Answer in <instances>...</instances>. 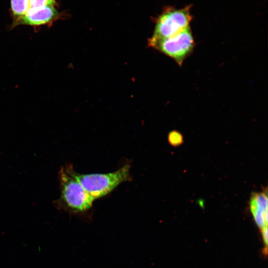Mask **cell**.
<instances>
[{
	"label": "cell",
	"instance_id": "1",
	"mask_svg": "<svg viewBox=\"0 0 268 268\" xmlns=\"http://www.w3.org/2000/svg\"><path fill=\"white\" fill-rule=\"evenodd\" d=\"M71 167H62L59 172L61 195L54 204L70 214H81L91 207L94 200L72 175Z\"/></svg>",
	"mask_w": 268,
	"mask_h": 268
},
{
	"label": "cell",
	"instance_id": "4",
	"mask_svg": "<svg viewBox=\"0 0 268 268\" xmlns=\"http://www.w3.org/2000/svg\"><path fill=\"white\" fill-rule=\"evenodd\" d=\"M150 46L172 58L181 66L193 51L195 42L188 27L174 36L160 40Z\"/></svg>",
	"mask_w": 268,
	"mask_h": 268
},
{
	"label": "cell",
	"instance_id": "7",
	"mask_svg": "<svg viewBox=\"0 0 268 268\" xmlns=\"http://www.w3.org/2000/svg\"><path fill=\"white\" fill-rule=\"evenodd\" d=\"M30 0H11V11L13 18L12 26L27 12Z\"/></svg>",
	"mask_w": 268,
	"mask_h": 268
},
{
	"label": "cell",
	"instance_id": "2",
	"mask_svg": "<svg viewBox=\"0 0 268 268\" xmlns=\"http://www.w3.org/2000/svg\"><path fill=\"white\" fill-rule=\"evenodd\" d=\"M130 165L126 164L119 170L107 174H82L71 167V172L94 200L106 196L119 184L130 178Z\"/></svg>",
	"mask_w": 268,
	"mask_h": 268
},
{
	"label": "cell",
	"instance_id": "5",
	"mask_svg": "<svg viewBox=\"0 0 268 268\" xmlns=\"http://www.w3.org/2000/svg\"><path fill=\"white\" fill-rule=\"evenodd\" d=\"M58 16V12L55 6H45L30 8L14 26L26 25L38 26L47 25L54 22Z\"/></svg>",
	"mask_w": 268,
	"mask_h": 268
},
{
	"label": "cell",
	"instance_id": "10",
	"mask_svg": "<svg viewBox=\"0 0 268 268\" xmlns=\"http://www.w3.org/2000/svg\"><path fill=\"white\" fill-rule=\"evenodd\" d=\"M263 234V236L264 237V240L265 242V244L267 245V240H268V228L267 227H265L261 229Z\"/></svg>",
	"mask_w": 268,
	"mask_h": 268
},
{
	"label": "cell",
	"instance_id": "8",
	"mask_svg": "<svg viewBox=\"0 0 268 268\" xmlns=\"http://www.w3.org/2000/svg\"><path fill=\"white\" fill-rule=\"evenodd\" d=\"M167 138L169 144L173 147L179 146L184 141L182 134L176 130H173L169 132Z\"/></svg>",
	"mask_w": 268,
	"mask_h": 268
},
{
	"label": "cell",
	"instance_id": "3",
	"mask_svg": "<svg viewBox=\"0 0 268 268\" xmlns=\"http://www.w3.org/2000/svg\"><path fill=\"white\" fill-rule=\"evenodd\" d=\"M191 19L188 7L167 10L158 19L153 35L149 40V45L174 36L189 27Z\"/></svg>",
	"mask_w": 268,
	"mask_h": 268
},
{
	"label": "cell",
	"instance_id": "9",
	"mask_svg": "<svg viewBox=\"0 0 268 268\" xmlns=\"http://www.w3.org/2000/svg\"><path fill=\"white\" fill-rule=\"evenodd\" d=\"M56 4L55 0H30L29 8L45 6H55Z\"/></svg>",
	"mask_w": 268,
	"mask_h": 268
},
{
	"label": "cell",
	"instance_id": "6",
	"mask_svg": "<svg viewBox=\"0 0 268 268\" xmlns=\"http://www.w3.org/2000/svg\"><path fill=\"white\" fill-rule=\"evenodd\" d=\"M250 209L256 224L260 228L267 227V191L252 194L249 202Z\"/></svg>",
	"mask_w": 268,
	"mask_h": 268
}]
</instances>
